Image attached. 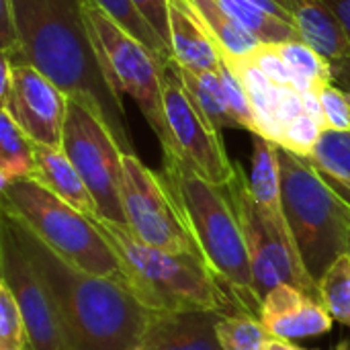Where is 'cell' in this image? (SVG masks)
I'll use <instances>...</instances> for the list:
<instances>
[{"instance_id":"cell-2","label":"cell","mask_w":350,"mask_h":350,"mask_svg":"<svg viewBox=\"0 0 350 350\" xmlns=\"http://www.w3.org/2000/svg\"><path fill=\"white\" fill-rule=\"evenodd\" d=\"M18 244L47 287L68 350H137L154 316L119 281L76 269L21 221L8 217Z\"/></svg>"},{"instance_id":"cell-36","label":"cell","mask_w":350,"mask_h":350,"mask_svg":"<svg viewBox=\"0 0 350 350\" xmlns=\"http://www.w3.org/2000/svg\"><path fill=\"white\" fill-rule=\"evenodd\" d=\"M350 37V0H320Z\"/></svg>"},{"instance_id":"cell-10","label":"cell","mask_w":350,"mask_h":350,"mask_svg":"<svg viewBox=\"0 0 350 350\" xmlns=\"http://www.w3.org/2000/svg\"><path fill=\"white\" fill-rule=\"evenodd\" d=\"M123 209L125 226L144 244L201 256L166 178L150 170L137 154L123 156Z\"/></svg>"},{"instance_id":"cell-15","label":"cell","mask_w":350,"mask_h":350,"mask_svg":"<svg viewBox=\"0 0 350 350\" xmlns=\"http://www.w3.org/2000/svg\"><path fill=\"white\" fill-rule=\"evenodd\" d=\"M291 16L299 37L328 64L332 82L350 94V37L320 0H291Z\"/></svg>"},{"instance_id":"cell-41","label":"cell","mask_w":350,"mask_h":350,"mask_svg":"<svg viewBox=\"0 0 350 350\" xmlns=\"http://www.w3.org/2000/svg\"><path fill=\"white\" fill-rule=\"evenodd\" d=\"M349 254H350V242H349Z\"/></svg>"},{"instance_id":"cell-18","label":"cell","mask_w":350,"mask_h":350,"mask_svg":"<svg viewBox=\"0 0 350 350\" xmlns=\"http://www.w3.org/2000/svg\"><path fill=\"white\" fill-rule=\"evenodd\" d=\"M33 156H35V168H33V180L43 185L47 191H51L55 197L72 205L74 209L82 211L84 215L96 219L98 209L96 203L82 180L80 172L68 158V154L62 148L53 146H41L33 144Z\"/></svg>"},{"instance_id":"cell-17","label":"cell","mask_w":350,"mask_h":350,"mask_svg":"<svg viewBox=\"0 0 350 350\" xmlns=\"http://www.w3.org/2000/svg\"><path fill=\"white\" fill-rule=\"evenodd\" d=\"M172 62L195 72H215L221 51L189 0H170Z\"/></svg>"},{"instance_id":"cell-31","label":"cell","mask_w":350,"mask_h":350,"mask_svg":"<svg viewBox=\"0 0 350 350\" xmlns=\"http://www.w3.org/2000/svg\"><path fill=\"white\" fill-rule=\"evenodd\" d=\"M322 131H324V127L304 111L299 117H295L283 129L279 146L301 156V158H310L322 137Z\"/></svg>"},{"instance_id":"cell-4","label":"cell","mask_w":350,"mask_h":350,"mask_svg":"<svg viewBox=\"0 0 350 350\" xmlns=\"http://www.w3.org/2000/svg\"><path fill=\"white\" fill-rule=\"evenodd\" d=\"M94 221L119 256L129 289L150 312L244 314L201 256L168 252L144 244L127 226L103 217Z\"/></svg>"},{"instance_id":"cell-22","label":"cell","mask_w":350,"mask_h":350,"mask_svg":"<svg viewBox=\"0 0 350 350\" xmlns=\"http://www.w3.org/2000/svg\"><path fill=\"white\" fill-rule=\"evenodd\" d=\"M174 68H176L185 88L193 96V100L199 105V109L207 115V119L217 129L238 127L232 113H230L226 94H224L221 78H219V72H217L219 68L215 72H195V70L178 66L176 62H174Z\"/></svg>"},{"instance_id":"cell-23","label":"cell","mask_w":350,"mask_h":350,"mask_svg":"<svg viewBox=\"0 0 350 350\" xmlns=\"http://www.w3.org/2000/svg\"><path fill=\"white\" fill-rule=\"evenodd\" d=\"M35 168L33 142L23 133L14 119L0 109V187L31 178Z\"/></svg>"},{"instance_id":"cell-12","label":"cell","mask_w":350,"mask_h":350,"mask_svg":"<svg viewBox=\"0 0 350 350\" xmlns=\"http://www.w3.org/2000/svg\"><path fill=\"white\" fill-rule=\"evenodd\" d=\"M0 281L8 285L21 310L27 330V350H68L53 299L6 217L0 224Z\"/></svg>"},{"instance_id":"cell-42","label":"cell","mask_w":350,"mask_h":350,"mask_svg":"<svg viewBox=\"0 0 350 350\" xmlns=\"http://www.w3.org/2000/svg\"><path fill=\"white\" fill-rule=\"evenodd\" d=\"M137 350H139V349H137Z\"/></svg>"},{"instance_id":"cell-24","label":"cell","mask_w":350,"mask_h":350,"mask_svg":"<svg viewBox=\"0 0 350 350\" xmlns=\"http://www.w3.org/2000/svg\"><path fill=\"white\" fill-rule=\"evenodd\" d=\"M277 51L289 66L295 76V88L299 92L320 88L326 82H332L330 68L326 59L304 39H291L283 43H275Z\"/></svg>"},{"instance_id":"cell-28","label":"cell","mask_w":350,"mask_h":350,"mask_svg":"<svg viewBox=\"0 0 350 350\" xmlns=\"http://www.w3.org/2000/svg\"><path fill=\"white\" fill-rule=\"evenodd\" d=\"M308 160L332 180H350V131L324 129Z\"/></svg>"},{"instance_id":"cell-40","label":"cell","mask_w":350,"mask_h":350,"mask_svg":"<svg viewBox=\"0 0 350 350\" xmlns=\"http://www.w3.org/2000/svg\"><path fill=\"white\" fill-rule=\"evenodd\" d=\"M338 350H350V345H342Z\"/></svg>"},{"instance_id":"cell-11","label":"cell","mask_w":350,"mask_h":350,"mask_svg":"<svg viewBox=\"0 0 350 350\" xmlns=\"http://www.w3.org/2000/svg\"><path fill=\"white\" fill-rule=\"evenodd\" d=\"M162 100L176 154L209 183L217 187L232 185L238 164L232 162L226 152L221 129H217L193 100L172 59L162 70Z\"/></svg>"},{"instance_id":"cell-3","label":"cell","mask_w":350,"mask_h":350,"mask_svg":"<svg viewBox=\"0 0 350 350\" xmlns=\"http://www.w3.org/2000/svg\"><path fill=\"white\" fill-rule=\"evenodd\" d=\"M162 176L180 205L205 265L244 314L260 318L262 299L254 287L246 238L230 191L203 178L172 152H162Z\"/></svg>"},{"instance_id":"cell-26","label":"cell","mask_w":350,"mask_h":350,"mask_svg":"<svg viewBox=\"0 0 350 350\" xmlns=\"http://www.w3.org/2000/svg\"><path fill=\"white\" fill-rule=\"evenodd\" d=\"M217 338L224 350H265L271 334L260 318L224 314L217 322Z\"/></svg>"},{"instance_id":"cell-33","label":"cell","mask_w":350,"mask_h":350,"mask_svg":"<svg viewBox=\"0 0 350 350\" xmlns=\"http://www.w3.org/2000/svg\"><path fill=\"white\" fill-rule=\"evenodd\" d=\"M250 57L277 86H295V76L277 51L275 43H260Z\"/></svg>"},{"instance_id":"cell-9","label":"cell","mask_w":350,"mask_h":350,"mask_svg":"<svg viewBox=\"0 0 350 350\" xmlns=\"http://www.w3.org/2000/svg\"><path fill=\"white\" fill-rule=\"evenodd\" d=\"M62 150L86 183L98 217L125 226L123 150L111 129L82 103L68 98Z\"/></svg>"},{"instance_id":"cell-6","label":"cell","mask_w":350,"mask_h":350,"mask_svg":"<svg viewBox=\"0 0 350 350\" xmlns=\"http://www.w3.org/2000/svg\"><path fill=\"white\" fill-rule=\"evenodd\" d=\"M2 213L21 221L57 256L80 271L129 287L125 269L96 221L74 209L33 178L0 187Z\"/></svg>"},{"instance_id":"cell-21","label":"cell","mask_w":350,"mask_h":350,"mask_svg":"<svg viewBox=\"0 0 350 350\" xmlns=\"http://www.w3.org/2000/svg\"><path fill=\"white\" fill-rule=\"evenodd\" d=\"M197 10L199 18L215 39L219 51L226 57H248L252 55L260 41L250 35L242 25H238L215 0H189Z\"/></svg>"},{"instance_id":"cell-37","label":"cell","mask_w":350,"mask_h":350,"mask_svg":"<svg viewBox=\"0 0 350 350\" xmlns=\"http://www.w3.org/2000/svg\"><path fill=\"white\" fill-rule=\"evenodd\" d=\"M265 350H306L301 349V347H297L295 342H291V340H283V338H269V342H267V347Z\"/></svg>"},{"instance_id":"cell-8","label":"cell","mask_w":350,"mask_h":350,"mask_svg":"<svg viewBox=\"0 0 350 350\" xmlns=\"http://www.w3.org/2000/svg\"><path fill=\"white\" fill-rule=\"evenodd\" d=\"M230 191L232 203L238 211L240 226L246 238L254 287L265 299V295L277 285H293L308 295L320 299V285L306 271L293 234L277 226L269 213L256 203L248 189V176L238 164L236 178L226 187Z\"/></svg>"},{"instance_id":"cell-19","label":"cell","mask_w":350,"mask_h":350,"mask_svg":"<svg viewBox=\"0 0 350 350\" xmlns=\"http://www.w3.org/2000/svg\"><path fill=\"white\" fill-rule=\"evenodd\" d=\"M248 189L256 203L269 213V217L277 226L291 232L283 209L279 144L258 133H252V164L248 174Z\"/></svg>"},{"instance_id":"cell-29","label":"cell","mask_w":350,"mask_h":350,"mask_svg":"<svg viewBox=\"0 0 350 350\" xmlns=\"http://www.w3.org/2000/svg\"><path fill=\"white\" fill-rule=\"evenodd\" d=\"M219 78H221V86H224V94L230 107V113L238 125V129H246L250 133H258V125H256V117L252 111V105L248 100V94L240 82V78L236 76V72L230 68V64L226 62V57L221 55V64H219Z\"/></svg>"},{"instance_id":"cell-30","label":"cell","mask_w":350,"mask_h":350,"mask_svg":"<svg viewBox=\"0 0 350 350\" xmlns=\"http://www.w3.org/2000/svg\"><path fill=\"white\" fill-rule=\"evenodd\" d=\"M0 350H27L25 322L4 281H0Z\"/></svg>"},{"instance_id":"cell-7","label":"cell","mask_w":350,"mask_h":350,"mask_svg":"<svg viewBox=\"0 0 350 350\" xmlns=\"http://www.w3.org/2000/svg\"><path fill=\"white\" fill-rule=\"evenodd\" d=\"M86 16L113 84L121 94L127 92L135 100L144 119L156 133L162 152L176 154L162 100V70L168 62L156 57L90 0H86Z\"/></svg>"},{"instance_id":"cell-14","label":"cell","mask_w":350,"mask_h":350,"mask_svg":"<svg viewBox=\"0 0 350 350\" xmlns=\"http://www.w3.org/2000/svg\"><path fill=\"white\" fill-rule=\"evenodd\" d=\"M260 322L273 338L299 340L316 338L332 330L334 318L324 304L293 285H277L271 289L260 308Z\"/></svg>"},{"instance_id":"cell-16","label":"cell","mask_w":350,"mask_h":350,"mask_svg":"<svg viewBox=\"0 0 350 350\" xmlns=\"http://www.w3.org/2000/svg\"><path fill=\"white\" fill-rule=\"evenodd\" d=\"M219 312L154 314L139 350H224L217 338Z\"/></svg>"},{"instance_id":"cell-20","label":"cell","mask_w":350,"mask_h":350,"mask_svg":"<svg viewBox=\"0 0 350 350\" xmlns=\"http://www.w3.org/2000/svg\"><path fill=\"white\" fill-rule=\"evenodd\" d=\"M226 62L236 72V76L240 78V82L248 94V100H250L254 117H256L258 135L279 144L281 131H279V123H277V109H279L281 86H277L256 66V62L250 55L248 57H226Z\"/></svg>"},{"instance_id":"cell-38","label":"cell","mask_w":350,"mask_h":350,"mask_svg":"<svg viewBox=\"0 0 350 350\" xmlns=\"http://www.w3.org/2000/svg\"><path fill=\"white\" fill-rule=\"evenodd\" d=\"M326 178H328V176H326ZM328 180H330L347 199H350V180H332V178H328Z\"/></svg>"},{"instance_id":"cell-35","label":"cell","mask_w":350,"mask_h":350,"mask_svg":"<svg viewBox=\"0 0 350 350\" xmlns=\"http://www.w3.org/2000/svg\"><path fill=\"white\" fill-rule=\"evenodd\" d=\"M304 113V96L295 86H281L279 92V109H277V123H279V131L283 133V129ZM281 142V137H279Z\"/></svg>"},{"instance_id":"cell-32","label":"cell","mask_w":350,"mask_h":350,"mask_svg":"<svg viewBox=\"0 0 350 350\" xmlns=\"http://www.w3.org/2000/svg\"><path fill=\"white\" fill-rule=\"evenodd\" d=\"M320 103L324 109L326 129L350 131V94L336 86L334 82H326L318 88Z\"/></svg>"},{"instance_id":"cell-5","label":"cell","mask_w":350,"mask_h":350,"mask_svg":"<svg viewBox=\"0 0 350 350\" xmlns=\"http://www.w3.org/2000/svg\"><path fill=\"white\" fill-rule=\"evenodd\" d=\"M283 209L310 277L320 283L330 265L349 252L350 199L308 158L279 146Z\"/></svg>"},{"instance_id":"cell-1","label":"cell","mask_w":350,"mask_h":350,"mask_svg":"<svg viewBox=\"0 0 350 350\" xmlns=\"http://www.w3.org/2000/svg\"><path fill=\"white\" fill-rule=\"evenodd\" d=\"M21 64L45 74L68 98L88 107L115 135L123 154H137L121 92L113 84L86 16V0H10Z\"/></svg>"},{"instance_id":"cell-27","label":"cell","mask_w":350,"mask_h":350,"mask_svg":"<svg viewBox=\"0 0 350 350\" xmlns=\"http://www.w3.org/2000/svg\"><path fill=\"white\" fill-rule=\"evenodd\" d=\"M320 301L330 316L350 326V254L338 256L320 279Z\"/></svg>"},{"instance_id":"cell-25","label":"cell","mask_w":350,"mask_h":350,"mask_svg":"<svg viewBox=\"0 0 350 350\" xmlns=\"http://www.w3.org/2000/svg\"><path fill=\"white\" fill-rule=\"evenodd\" d=\"M90 2L94 6H98L107 16H111L119 27H123L131 37H135L139 43H144L156 57H160L162 62L172 59L170 47L162 41V37L144 18V14L137 10L133 0H90Z\"/></svg>"},{"instance_id":"cell-13","label":"cell","mask_w":350,"mask_h":350,"mask_svg":"<svg viewBox=\"0 0 350 350\" xmlns=\"http://www.w3.org/2000/svg\"><path fill=\"white\" fill-rule=\"evenodd\" d=\"M0 105L33 144L62 148L68 96L37 68L12 62V84Z\"/></svg>"},{"instance_id":"cell-34","label":"cell","mask_w":350,"mask_h":350,"mask_svg":"<svg viewBox=\"0 0 350 350\" xmlns=\"http://www.w3.org/2000/svg\"><path fill=\"white\" fill-rule=\"evenodd\" d=\"M133 4L170 47V0H133Z\"/></svg>"},{"instance_id":"cell-39","label":"cell","mask_w":350,"mask_h":350,"mask_svg":"<svg viewBox=\"0 0 350 350\" xmlns=\"http://www.w3.org/2000/svg\"><path fill=\"white\" fill-rule=\"evenodd\" d=\"M277 2H279L281 6H285L287 10H289V6H291V0H277ZM289 12H291V10H289Z\"/></svg>"}]
</instances>
